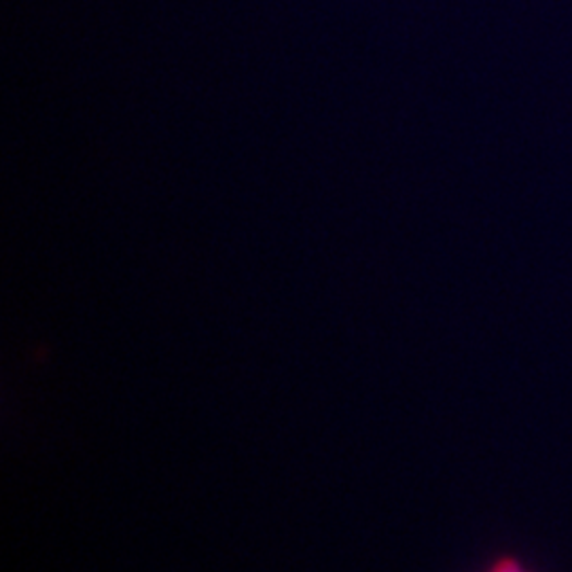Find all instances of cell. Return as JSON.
I'll return each mask as SVG.
<instances>
[{"instance_id": "6da1fadb", "label": "cell", "mask_w": 572, "mask_h": 572, "mask_svg": "<svg viewBox=\"0 0 572 572\" xmlns=\"http://www.w3.org/2000/svg\"><path fill=\"white\" fill-rule=\"evenodd\" d=\"M492 572H524V571L520 569V564H518L515 560H511V558H504V560H500V562L496 564L495 569H492Z\"/></svg>"}]
</instances>
